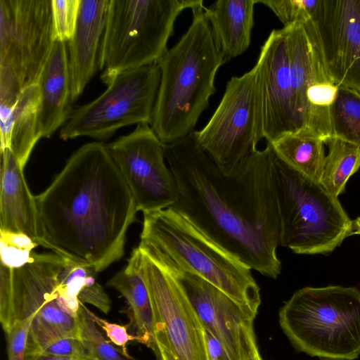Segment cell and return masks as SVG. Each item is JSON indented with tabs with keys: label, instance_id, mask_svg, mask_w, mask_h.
Here are the masks:
<instances>
[{
	"label": "cell",
	"instance_id": "cell-1",
	"mask_svg": "<svg viewBox=\"0 0 360 360\" xmlns=\"http://www.w3.org/2000/svg\"><path fill=\"white\" fill-rule=\"evenodd\" d=\"M165 153L178 194L170 208L251 269L276 278L281 263L271 145L228 171L201 148L195 131L165 144Z\"/></svg>",
	"mask_w": 360,
	"mask_h": 360
},
{
	"label": "cell",
	"instance_id": "cell-2",
	"mask_svg": "<svg viewBox=\"0 0 360 360\" xmlns=\"http://www.w3.org/2000/svg\"><path fill=\"white\" fill-rule=\"evenodd\" d=\"M35 200L39 245L97 273L123 257L138 210L103 143L75 151Z\"/></svg>",
	"mask_w": 360,
	"mask_h": 360
},
{
	"label": "cell",
	"instance_id": "cell-3",
	"mask_svg": "<svg viewBox=\"0 0 360 360\" xmlns=\"http://www.w3.org/2000/svg\"><path fill=\"white\" fill-rule=\"evenodd\" d=\"M205 7L202 4L191 10L193 19L188 30L158 63L160 82L150 125L164 144L195 131L217 91V72L225 63Z\"/></svg>",
	"mask_w": 360,
	"mask_h": 360
},
{
	"label": "cell",
	"instance_id": "cell-4",
	"mask_svg": "<svg viewBox=\"0 0 360 360\" xmlns=\"http://www.w3.org/2000/svg\"><path fill=\"white\" fill-rule=\"evenodd\" d=\"M141 240L169 264L212 284L257 315L259 288L251 269L172 208L144 213Z\"/></svg>",
	"mask_w": 360,
	"mask_h": 360
},
{
	"label": "cell",
	"instance_id": "cell-5",
	"mask_svg": "<svg viewBox=\"0 0 360 360\" xmlns=\"http://www.w3.org/2000/svg\"><path fill=\"white\" fill-rule=\"evenodd\" d=\"M279 323L300 352L325 360L360 355V290L354 287H305L279 311Z\"/></svg>",
	"mask_w": 360,
	"mask_h": 360
},
{
	"label": "cell",
	"instance_id": "cell-6",
	"mask_svg": "<svg viewBox=\"0 0 360 360\" xmlns=\"http://www.w3.org/2000/svg\"><path fill=\"white\" fill-rule=\"evenodd\" d=\"M202 0H108L98 68L108 86L120 74L158 63L167 51L176 19Z\"/></svg>",
	"mask_w": 360,
	"mask_h": 360
},
{
	"label": "cell",
	"instance_id": "cell-7",
	"mask_svg": "<svg viewBox=\"0 0 360 360\" xmlns=\"http://www.w3.org/2000/svg\"><path fill=\"white\" fill-rule=\"evenodd\" d=\"M272 176L280 245L297 254L326 255L354 234L353 221L338 198L289 167L275 153Z\"/></svg>",
	"mask_w": 360,
	"mask_h": 360
},
{
	"label": "cell",
	"instance_id": "cell-8",
	"mask_svg": "<svg viewBox=\"0 0 360 360\" xmlns=\"http://www.w3.org/2000/svg\"><path fill=\"white\" fill-rule=\"evenodd\" d=\"M153 314V350L158 360H209L205 329L180 281L153 248L138 246Z\"/></svg>",
	"mask_w": 360,
	"mask_h": 360
},
{
	"label": "cell",
	"instance_id": "cell-9",
	"mask_svg": "<svg viewBox=\"0 0 360 360\" xmlns=\"http://www.w3.org/2000/svg\"><path fill=\"white\" fill-rule=\"evenodd\" d=\"M158 63L118 75L97 98L72 110L60 128L64 141L87 136L111 137L121 127L150 124L160 82Z\"/></svg>",
	"mask_w": 360,
	"mask_h": 360
},
{
	"label": "cell",
	"instance_id": "cell-10",
	"mask_svg": "<svg viewBox=\"0 0 360 360\" xmlns=\"http://www.w3.org/2000/svg\"><path fill=\"white\" fill-rule=\"evenodd\" d=\"M195 134L201 148L225 171L257 149L263 139V129L256 65L228 81L209 122Z\"/></svg>",
	"mask_w": 360,
	"mask_h": 360
},
{
	"label": "cell",
	"instance_id": "cell-11",
	"mask_svg": "<svg viewBox=\"0 0 360 360\" xmlns=\"http://www.w3.org/2000/svg\"><path fill=\"white\" fill-rule=\"evenodd\" d=\"M285 30L298 132L333 136L330 110L339 85L330 76L312 20Z\"/></svg>",
	"mask_w": 360,
	"mask_h": 360
},
{
	"label": "cell",
	"instance_id": "cell-12",
	"mask_svg": "<svg viewBox=\"0 0 360 360\" xmlns=\"http://www.w3.org/2000/svg\"><path fill=\"white\" fill-rule=\"evenodd\" d=\"M52 0H0V62L37 84L54 44Z\"/></svg>",
	"mask_w": 360,
	"mask_h": 360
},
{
	"label": "cell",
	"instance_id": "cell-13",
	"mask_svg": "<svg viewBox=\"0 0 360 360\" xmlns=\"http://www.w3.org/2000/svg\"><path fill=\"white\" fill-rule=\"evenodd\" d=\"M106 146L138 211L154 212L175 204L177 188L166 162L165 144L149 124H137L133 131Z\"/></svg>",
	"mask_w": 360,
	"mask_h": 360
},
{
	"label": "cell",
	"instance_id": "cell-14",
	"mask_svg": "<svg viewBox=\"0 0 360 360\" xmlns=\"http://www.w3.org/2000/svg\"><path fill=\"white\" fill-rule=\"evenodd\" d=\"M153 250L180 281L203 327L232 360H243L257 347L253 330L256 315L205 280L169 264Z\"/></svg>",
	"mask_w": 360,
	"mask_h": 360
},
{
	"label": "cell",
	"instance_id": "cell-15",
	"mask_svg": "<svg viewBox=\"0 0 360 360\" xmlns=\"http://www.w3.org/2000/svg\"><path fill=\"white\" fill-rule=\"evenodd\" d=\"M67 259L51 252H32L22 266H0V322L6 333L60 295L58 276Z\"/></svg>",
	"mask_w": 360,
	"mask_h": 360
},
{
	"label": "cell",
	"instance_id": "cell-16",
	"mask_svg": "<svg viewBox=\"0 0 360 360\" xmlns=\"http://www.w3.org/2000/svg\"><path fill=\"white\" fill-rule=\"evenodd\" d=\"M311 20L331 78L360 92V0H319Z\"/></svg>",
	"mask_w": 360,
	"mask_h": 360
},
{
	"label": "cell",
	"instance_id": "cell-17",
	"mask_svg": "<svg viewBox=\"0 0 360 360\" xmlns=\"http://www.w3.org/2000/svg\"><path fill=\"white\" fill-rule=\"evenodd\" d=\"M256 66L263 139L271 143L286 134L298 132L284 27L271 32L261 48Z\"/></svg>",
	"mask_w": 360,
	"mask_h": 360
},
{
	"label": "cell",
	"instance_id": "cell-18",
	"mask_svg": "<svg viewBox=\"0 0 360 360\" xmlns=\"http://www.w3.org/2000/svg\"><path fill=\"white\" fill-rule=\"evenodd\" d=\"M108 0H80L75 33L68 41V63L73 102L98 68Z\"/></svg>",
	"mask_w": 360,
	"mask_h": 360
},
{
	"label": "cell",
	"instance_id": "cell-19",
	"mask_svg": "<svg viewBox=\"0 0 360 360\" xmlns=\"http://www.w3.org/2000/svg\"><path fill=\"white\" fill-rule=\"evenodd\" d=\"M1 153L0 231L21 233L39 245L38 211L23 167L9 148Z\"/></svg>",
	"mask_w": 360,
	"mask_h": 360
},
{
	"label": "cell",
	"instance_id": "cell-20",
	"mask_svg": "<svg viewBox=\"0 0 360 360\" xmlns=\"http://www.w3.org/2000/svg\"><path fill=\"white\" fill-rule=\"evenodd\" d=\"M41 101L39 123L42 138H50L69 119L73 103L66 43L55 41L37 84Z\"/></svg>",
	"mask_w": 360,
	"mask_h": 360
},
{
	"label": "cell",
	"instance_id": "cell-21",
	"mask_svg": "<svg viewBox=\"0 0 360 360\" xmlns=\"http://www.w3.org/2000/svg\"><path fill=\"white\" fill-rule=\"evenodd\" d=\"M256 4L257 0H217L205 7L224 62L242 55L250 46Z\"/></svg>",
	"mask_w": 360,
	"mask_h": 360
},
{
	"label": "cell",
	"instance_id": "cell-22",
	"mask_svg": "<svg viewBox=\"0 0 360 360\" xmlns=\"http://www.w3.org/2000/svg\"><path fill=\"white\" fill-rule=\"evenodd\" d=\"M107 285L117 290L127 302L140 342L153 349V314L142 269L139 247L133 249L127 266L115 274Z\"/></svg>",
	"mask_w": 360,
	"mask_h": 360
},
{
	"label": "cell",
	"instance_id": "cell-23",
	"mask_svg": "<svg viewBox=\"0 0 360 360\" xmlns=\"http://www.w3.org/2000/svg\"><path fill=\"white\" fill-rule=\"evenodd\" d=\"M40 101L38 84L25 86L20 94L12 114L8 148L23 168L36 143L42 138L39 123Z\"/></svg>",
	"mask_w": 360,
	"mask_h": 360
},
{
	"label": "cell",
	"instance_id": "cell-24",
	"mask_svg": "<svg viewBox=\"0 0 360 360\" xmlns=\"http://www.w3.org/2000/svg\"><path fill=\"white\" fill-rule=\"evenodd\" d=\"M269 143L289 167L319 182L326 157L321 139L304 132L288 133Z\"/></svg>",
	"mask_w": 360,
	"mask_h": 360
},
{
	"label": "cell",
	"instance_id": "cell-25",
	"mask_svg": "<svg viewBox=\"0 0 360 360\" xmlns=\"http://www.w3.org/2000/svg\"><path fill=\"white\" fill-rule=\"evenodd\" d=\"M328 146L319 183L333 196L345 191L349 177L360 167V147L336 137L325 141Z\"/></svg>",
	"mask_w": 360,
	"mask_h": 360
},
{
	"label": "cell",
	"instance_id": "cell-26",
	"mask_svg": "<svg viewBox=\"0 0 360 360\" xmlns=\"http://www.w3.org/2000/svg\"><path fill=\"white\" fill-rule=\"evenodd\" d=\"M332 137L360 147V92L339 86L330 110Z\"/></svg>",
	"mask_w": 360,
	"mask_h": 360
},
{
	"label": "cell",
	"instance_id": "cell-27",
	"mask_svg": "<svg viewBox=\"0 0 360 360\" xmlns=\"http://www.w3.org/2000/svg\"><path fill=\"white\" fill-rule=\"evenodd\" d=\"M22 88L12 68L0 62V152L10 145L11 117Z\"/></svg>",
	"mask_w": 360,
	"mask_h": 360
},
{
	"label": "cell",
	"instance_id": "cell-28",
	"mask_svg": "<svg viewBox=\"0 0 360 360\" xmlns=\"http://www.w3.org/2000/svg\"><path fill=\"white\" fill-rule=\"evenodd\" d=\"M79 338L91 360H124L121 354L103 336L96 323L80 301L77 314Z\"/></svg>",
	"mask_w": 360,
	"mask_h": 360
},
{
	"label": "cell",
	"instance_id": "cell-29",
	"mask_svg": "<svg viewBox=\"0 0 360 360\" xmlns=\"http://www.w3.org/2000/svg\"><path fill=\"white\" fill-rule=\"evenodd\" d=\"M319 0H257L267 6L284 27L304 23L312 19Z\"/></svg>",
	"mask_w": 360,
	"mask_h": 360
},
{
	"label": "cell",
	"instance_id": "cell-30",
	"mask_svg": "<svg viewBox=\"0 0 360 360\" xmlns=\"http://www.w3.org/2000/svg\"><path fill=\"white\" fill-rule=\"evenodd\" d=\"M0 233L1 263L13 269L27 262L32 250L38 245L24 234L1 231Z\"/></svg>",
	"mask_w": 360,
	"mask_h": 360
},
{
	"label": "cell",
	"instance_id": "cell-31",
	"mask_svg": "<svg viewBox=\"0 0 360 360\" xmlns=\"http://www.w3.org/2000/svg\"><path fill=\"white\" fill-rule=\"evenodd\" d=\"M80 0H52L55 41H69L75 31Z\"/></svg>",
	"mask_w": 360,
	"mask_h": 360
},
{
	"label": "cell",
	"instance_id": "cell-32",
	"mask_svg": "<svg viewBox=\"0 0 360 360\" xmlns=\"http://www.w3.org/2000/svg\"><path fill=\"white\" fill-rule=\"evenodd\" d=\"M34 317L14 323L5 333L8 360H27V336Z\"/></svg>",
	"mask_w": 360,
	"mask_h": 360
},
{
	"label": "cell",
	"instance_id": "cell-33",
	"mask_svg": "<svg viewBox=\"0 0 360 360\" xmlns=\"http://www.w3.org/2000/svg\"><path fill=\"white\" fill-rule=\"evenodd\" d=\"M97 274L94 271L86 277L78 299L82 303L90 304L104 314H108L111 308V300L103 287L96 282Z\"/></svg>",
	"mask_w": 360,
	"mask_h": 360
},
{
	"label": "cell",
	"instance_id": "cell-34",
	"mask_svg": "<svg viewBox=\"0 0 360 360\" xmlns=\"http://www.w3.org/2000/svg\"><path fill=\"white\" fill-rule=\"evenodd\" d=\"M41 352L76 357L82 360L91 359L86 349L79 338H65L57 340L46 347Z\"/></svg>",
	"mask_w": 360,
	"mask_h": 360
},
{
	"label": "cell",
	"instance_id": "cell-35",
	"mask_svg": "<svg viewBox=\"0 0 360 360\" xmlns=\"http://www.w3.org/2000/svg\"><path fill=\"white\" fill-rule=\"evenodd\" d=\"M87 311L95 323L105 331L110 341L115 345L122 347L123 349V354L129 356L126 352L127 344L131 340H138L140 342V338L137 335L133 336L129 335L127 332L128 327L127 326L110 323L94 314L88 308Z\"/></svg>",
	"mask_w": 360,
	"mask_h": 360
},
{
	"label": "cell",
	"instance_id": "cell-36",
	"mask_svg": "<svg viewBox=\"0 0 360 360\" xmlns=\"http://www.w3.org/2000/svg\"><path fill=\"white\" fill-rule=\"evenodd\" d=\"M205 337L209 360H232L220 342L207 329L205 328Z\"/></svg>",
	"mask_w": 360,
	"mask_h": 360
},
{
	"label": "cell",
	"instance_id": "cell-37",
	"mask_svg": "<svg viewBox=\"0 0 360 360\" xmlns=\"http://www.w3.org/2000/svg\"><path fill=\"white\" fill-rule=\"evenodd\" d=\"M27 360H82L72 356H63L54 354H45L43 352L29 356Z\"/></svg>",
	"mask_w": 360,
	"mask_h": 360
},
{
	"label": "cell",
	"instance_id": "cell-38",
	"mask_svg": "<svg viewBox=\"0 0 360 360\" xmlns=\"http://www.w3.org/2000/svg\"><path fill=\"white\" fill-rule=\"evenodd\" d=\"M243 360H262L258 352L257 347H254Z\"/></svg>",
	"mask_w": 360,
	"mask_h": 360
},
{
	"label": "cell",
	"instance_id": "cell-39",
	"mask_svg": "<svg viewBox=\"0 0 360 360\" xmlns=\"http://www.w3.org/2000/svg\"><path fill=\"white\" fill-rule=\"evenodd\" d=\"M354 224V233L360 235V217L353 221Z\"/></svg>",
	"mask_w": 360,
	"mask_h": 360
},
{
	"label": "cell",
	"instance_id": "cell-40",
	"mask_svg": "<svg viewBox=\"0 0 360 360\" xmlns=\"http://www.w3.org/2000/svg\"><path fill=\"white\" fill-rule=\"evenodd\" d=\"M89 360H91V359H89Z\"/></svg>",
	"mask_w": 360,
	"mask_h": 360
}]
</instances>
